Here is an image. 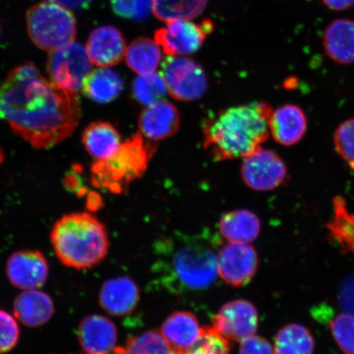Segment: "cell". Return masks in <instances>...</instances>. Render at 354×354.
Listing matches in <instances>:
<instances>
[{
	"instance_id": "cell-1",
	"label": "cell",
	"mask_w": 354,
	"mask_h": 354,
	"mask_svg": "<svg viewBox=\"0 0 354 354\" xmlns=\"http://www.w3.org/2000/svg\"><path fill=\"white\" fill-rule=\"evenodd\" d=\"M81 116L77 93L57 86L30 62L13 68L0 86V119L35 149L68 138Z\"/></svg>"
},
{
	"instance_id": "cell-2",
	"label": "cell",
	"mask_w": 354,
	"mask_h": 354,
	"mask_svg": "<svg viewBox=\"0 0 354 354\" xmlns=\"http://www.w3.org/2000/svg\"><path fill=\"white\" fill-rule=\"evenodd\" d=\"M272 113L266 102L221 111L203 125V146L218 161L245 158L268 139Z\"/></svg>"
},
{
	"instance_id": "cell-3",
	"label": "cell",
	"mask_w": 354,
	"mask_h": 354,
	"mask_svg": "<svg viewBox=\"0 0 354 354\" xmlns=\"http://www.w3.org/2000/svg\"><path fill=\"white\" fill-rule=\"evenodd\" d=\"M157 275L162 284L174 293L209 289L218 277L215 241L189 239L180 243H160Z\"/></svg>"
},
{
	"instance_id": "cell-4",
	"label": "cell",
	"mask_w": 354,
	"mask_h": 354,
	"mask_svg": "<svg viewBox=\"0 0 354 354\" xmlns=\"http://www.w3.org/2000/svg\"><path fill=\"white\" fill-rule=\"evenodd\" d=\"M50 239L57 259L71 268H91L108 254L107 231L95 216L87 212L64 216L53 227Z\"/></svg>"
},
{
	"instance_id": "cell-5",
	"label": "cell",
	"mask_w": 354,
	"mask_h": 354,
	"mask_svg": "<svg viewBox=\"0 0 354 354\" xmlns=\"http://www.w3.org/2000/svg\"><path fill=\"white\" fill-rule=\"evenodd\" d=\"M156 151V145L137 133L113 156L96 161L91 168V181L95 187L120 194L147 170L149 161Z\"/></svg>"
},
{
	"instance_id": "cell-6",
	"label": "cell",
	"mask_w": 354,
	"mask_h": 354,
	"mask_svg": "<svg viewBox=\"0 0 354 354\" xmlns=\"http://www.w3.org/2000/svg\"><path fill=\"white\" fill-rule=\"evenodd\" d=\"M26 24L30 39L44 51L55 52L76 38L77 24L73 12L48 0L29 8Z\"/></svg>"
},
{
	"instance_id": "cell-7",
	"label": "cell",
	"mask_w": 354,
	"mask_h": 354,
	"mask_svg": "<svg viewBox=\"0 0 354 354\" xmlns=\"http://www.w3.org/2000/svg\"><path fill=\"white\" fill-rule=\"evenodd\" d=\"M167 92L180 101L201 99L207 88V77L202 66L187 57L169 56L163 62L160 73Z\"/></svg>"
},
{
	"instance_id": "cell-8",
	"label": "cell",
	"mask_w": 354,
	"mask_h": 354,
	"mask_svg": "<svg viewBox=\"0 0 354 354\" xmlns=\"http://www.w3.org/2000/svg\"><path fill=\"white\" fill-rule=\"evenodd\" d=\"M47 72L57 86L72 93L81 90L84 79L91 72V61L86 48L72 43L48 57Z\"/></svg>"
},
{
	"instance_id": "cell-9",
	"label": "cell",
	"mask_w": 354,
	"mask_h": 354,
	"mask_svg": "<svg viewBox=\"0 0 354 354\" xmlns=\"http://www.w3.org/2000/svg\"><path fill=\"white\" fill-rule=\"evenodd\" d=\"M214 28V22L209 19L199 24L184 20L167 21L165 28L155 32V41L169 56L194 54Z\"/></svg>"
},
{
	"instance_id": "cell-10",
	"label": "cell",
	"mask_w": 354,
	"mask_h": 354,
	"mask_svg": "<svg viewBox=\"0 0 354 354\" xmlns=\"http://www.w3.org/2000/svg\"><path fill=\"white\" fill-rule=\"evenodd\" d=\"M241 174L248 187L256 192H271L288 178L284 161L275 152L263 148L243 158Z\"/></svg>"
},
{
	"instance_id": "cell-11",
	"label": "cell",
	"mask_w": 354,
	"mask_h": 354,
	"mask_svg": "<svg viewBox=\"0 0 354 354\" xmlns=\"http://www.w3.org/2000/svg\"><path fill=\"white\" fill-rule=\"evenodd\" d=\"M258 266V254L249 243H229L218 252V276L228 285L245 286L255 276Z\"/></svg>"
},
{
	"instance_id": "cell-12",
	"label": "cell",
	"mask_w": 354,
	"mask_h": 354,
	"mask_svg": "<svg viewBox=\"0 0 354 354\" xmlns=\"http://www.w3.org/2000/svg\"><path fill=\"white\" fill-rule=\"evenodd\" d=\"M212 323L214 328L225 338L241 342L256 333L259 313L249 301L234 300L223 305Z\"/></svg>"
},
{
	"instance_id": "cell-13",
	"label": "cell",
	"mask_w": 354,
	"mask_h": 354,
	"mask_svg": "<svg viewBox=\"0 0 354 354\" xmlns=\"http://www.w3.org/2000/svg\"><path fill=\"white\" fill-rule=\"evenodd\" d=\"M6 272L13 286L24 290H37L47 281L48 265L41 252L21 250L8 259Z\"/></svg>"
},
{
	"instance_id": "cell-14",
	"label": "cell",
	"mask_w": 354,
	"mask_h": 354,
	"mask_svg": "<svg viewBox=\"0 0 354 354\" xmlns=\"http://www.w3.org/2000/svg\"><path fill=\"white\" fill-rule=\"evenodd\" d=\"M126 50L125 39L120 30L113 26H103L93 30L86 44L91 63L100 68L120 63Z\"/></svg>"
},
{
	"instance_id": "cell-15",
	"label": "cell",
	"mask_w": 354,
	"mask_h": 354,
	"mask_svg": "<svg viewBox=\"0 0 354 354\" xmlns=\"http://www.w3.org/2000/svg\"><path fill=\"white\" fill-rule=\"evenodd\" d=\"M138 124L140 134L149 140L169 138L179 129L178 110L169 102L159 101L143 110Z\"/></svg>"
},
{
	"instance_id": "cell-16",
	"label": "cell",
	"mask_w": 354,
	"mask_h": 354,
	"mask_svg": "<svg viewBox=\"0 0 354 354\" xmlns=\"http://www.w3.org/2000/svg\"><path fill=\"white\" fill-rule=\"evenodd\" d=\"M78 338L87 354H112L116 348L117 328L109 318L91 315L80 323Z\"/></svg>"
},
{
	"instance_id": "cell-17",
	"label": "cell",
	"mask_w": 354,
	"mask_h": 354,
	"mask_svg": "<svg viewBox=\"0 0 354 354\" xmlns=\"http://www.w3.org/2000/svg\"><path fill=\"white\" fill-rule=\"evenodd\" d=\"M269 127L276 142L290 147L299 143L306 134L308 119L298 105L288 104L272 111Z\"/></svg>"
},
{
	"instance_id": "cell-18",
	"label": "cell",
	"mask_w": 354,
	"mask_h": 354,
	"mask_svg": "<svg viewBox=\"0 0 354 354\" xmlns=\"http://www.w3.org/2000/svg\"><path fill=\"white\" fill-rule=\"evenodd\" d=\"M139 289L131 278L116 277L104 283L100 304L111 315L122 317L131 313L138 304Z\"/></svg>"
},
{
	"instance_id": "cell-19",
	"label": "cell",
	"mask_w": 354,
	"mask_h": 354,
	"mask_svg": "<svg viewBox=\"0 0 354 354\" xmlns=\"http://www.w3.org/2000/svg\"><path fill=\"white\" fill-rule=\"evenodd\" d=\"M202 327L189 312H176L163 323L160 333L171 348L178 354L192 349L201 339Z\"/></svg>"
},
{
	"instance_id": "cell-20",
	"label": "cell",
	"mask_w": 354,
	"mask_h": 354,
	"mask_svg": "<svg viewBox=\"0 0 354 354\" xmlns=\"http://www.w3.org/2000/svg\"><path fill=\"white\" fill-rule=\"evenodd\" d=\"M326 55L339 64L354 63V21L338 19L326 26L322 35Z\"/></svg>"
},
{
	"instance_id": "cell-21",
	"label": "cell",
	"mask_w": 354,
	"mask_h": 354,
	"mask_svg": "<svg viewBox=\"0 0 354 354\" xmlns=\"http://www.w3.org/2000/svg\"><path fill=\"white\" fill-rule=\"evenodd\" d=\"M13 311L22 324L35 328L51 319L55 313V304L50 296L42 291L24 290L15 299Z\"/></svg>"
},
{
	"instance_id": "cell-22",
	"label": "cell",
	"mask_w": 354,
	"mask_h": 354,
	"mask_svg": "<svg viewBox=\"0 0 354 354\" xmlns=\"http://www.w3.org/2000/svg\"><path fill=\"white\" fill-rule=\"evenodd\" d=\"M82 143L91 156L99 161L113 156L120 148L122 140L116 128L110 123L96 122L84 131Z\"/></svg>"
},
{
	"instance_id": "cell-23",
	"label": "cell",
	"mask_w": 354,
	"mask_h": 354,
	"mask_svg": "<svg viewBox=\"0 0 354 354\" xmlns=\"http://www.w3.org/2000/svg\"><path fill=\"white\" fill-rule=\"evenodd\" d=\"M219 230L221 236L229 243H249L258 238L261 223L254 212L234 210L223 215Z\"/></svg>"
},
{
	"instance_id": "cell-24",
	"label": "cell",
	"mask_w": 354,
	"mask_h": 354,
	"mask_svg": "<svg viewBox=\"0 0 354 354\" xmlns=\"http://www.w3.org/2000/svg\"><path fill=\"white\" fill-rule=\"evenodd\" d=\"M122 88L120 75L105 68L91 71L84 79L82 86L84 95L99 104H109L116 100Z\"/></svg>"
},
{
	"instance_id": "cell-25",
	"label": "cell",
	"mask_w": 354,
	"mask_h": 354,
	"mask_svg": "<svg viewBox=\"0 0 354 354\" xmlns=\"http://www.w3.org/2000/svg\"><path fill=\"white\" fill-rule=\"evenodd\" d=\"M333 216L326 225L330 236L345 253L354 254V212L342 196L333 198Z\"/></svg>"
},
{
	"instance_id": "cell-26",
	"label": "cell",
	"mask_w": 354,
	"mask_h": 354,
	"mask_svg": "<svg viewBox=\"0 0 354 354\" xmlns=\"http://www.w3.org/2000/svg\"><path fill=\"white\" fill-rule=\"evenodd\" d=\"M160 61L158 44L148 38L136 39L127 48V64L138 75L155 73Z\"/></svg>"
},
{
	"instance_id": "cell-27",
	"label": "cell",
	"mask_w": 354,
	"mask_h": 354,
	"mask_svg": "<svg viewBox=\"0 0 354 354\" xmlns=\"http://www.w3.org/2000/svg\"><path fill=\"white\" fill-rule=\"evenodd\" d=\"M315 340L306 327L290 324L278 332L275 339V354H313Z\"/></svg>"
},
{
	"instance_id": "cell-28",
	"label": "cell",
	"mask_w": 354,
	"mask_h": 354,
	"mask_svg": "<svg viewBox=\"0 0 354 354\" xmlns=\"http://www.w3.org/2000/svg\"><path fill=\"white\" fill-rule=\"evenodd\" d=\"M207 0H153V11L159 20L192 19L201 15Z\"/></svg>"
},
{
	"instance_id": "cell-29",
	"label": "cell",
	"mask_w": 354,
	"mask_h": 354,
	"mask_svg": "<svg viewBox=\"0 0 354 354\" xmlns=\"http://www.w3.org/2000/svg\"><path fill=\"white\" fill-rule=\"evenodd\" d=\"M112 354H178L158 330H149L127 340L125 346L116 347Z\"/></svg>"
},
{
	"instance_id": "cell-30",
	"label": "cell",
	"mask_w": 354,
	"mask_h": 354,
	"mask_svg": "<svg viewBox=\"0 0 354 354\" xmlns=\"http://www.w3.org/2000/svg\"><path fill=\"white\" fill-rule=\"evenodd\" d=\"M167 90L160 74L139 75L132 84V93L139 103L149 106L163 100Z\"/></svg>"
},
{
	"instance_id": "cell-31",
	"label": "cell",
	"mask_w": 354,
	"mask_h": 354,
	"mask_svg": "<svg viewBox=\"0 0 354 354\" xmlns=\"http://www.w3.org/2000/svg\"><path fill=\"white\" fill-rule=\"evenodd\" d=\"M230 340L214 326L202 327L201 339L189 351L183 354H229Z\"/></svg>"
},
{
	"instance_id": "cell-32",
	"label": "cell",
	"mask_w": 354,
	"mask_h": 354,
	"mask_svg": "<svg viewBox=\"0 0 354 354\" xmlns=\"http://www.w3.org/2000/svg\"><path fill=\"white\" fill-rule=\"evenodd\" d=\"M330 330L339 347L345 354H354V316L340 313L330 322Z\"/></svg>"
},
{
	"instance_id": "cell-33",
	"label": "cell",
	"mask_w": 354,
	"mask_h": 354,
	"mask_svg": "<svg viewBox=\"0 0 354 354\" xmlns=\"http://www.w3.org/2000/svg\"><path fill=\"white\" fill-rule=\"evenodd\" d=\"M334 145L336 153L354 171V118L336 128Z\"/></svg>"
},
{
	"instance_id": "cell-34",
	"label": "cell",
	"mask_w": 354,
	"mask_h": 354,
	"mask_svg": "<svg viewBox=\"0 0 354 354\" xmlns=\"http://www.w3.org/2000/svg\"><path fill=\"white\" fill-rule=\"evenodd\" d=\"M113 10L123 19L141 21L147 19L153 0H111Z\"/></svg>"
},
{
	"instance_id": "cell-35",
	"label": "cell",
	"mask_w": 354,
	"mask_h": 354,
	"mask_svg": "<svg viewBox=\"0 0 354 354\" xmlns=\"http://www.w3.org/2000/svg\"><path fill=\"white\" fill-rule=\"evenodd\" d=\"M19 325L10 313L0 310V353L12 351L19 342Z\"/></svg>"
},
{
	"instance_id": "cell-36",
	"label": "cell",
	"mask_w": 354,
	"mask_h": 354,
	"mask_svg": "<svg viewBox=\"0 0 354 354\" xmlns=\"http://www.w3.org/2000/svg\"><path fill=\"white\" fill-rule=\"evenodd\" d=\"M241 343L239 354H274L272 344L260 336L252 335Z\"/></svg>"
},
{
	"instance_id": "cell-37",
	"label": "cell",
	"mask_w": 354,
	"mask_h": 354,
	"mask_svg": "<svg viewBox=\"0 0 354 354\" xmlns=\"http://www.w3.org/2000/svg\"><path fill=\"white\" fill-rule=\"evenodd\" d=\"M339 301L344 312L354 316V274L348 277L340 287Z\"/></svg>"
},
{
	"instance_id": "cell-38",
	"label": "cell",
	"mask_w": 354,
	"mask_h": 354,
	"mask_svg": "<svg viewBox=\"0 0 354 354\" xmlns=\"http://www.w3.org/2000/svg\"><path fill=\"white\" fill-rule=\"evenodd\" d=\"M48 1L55 2L61 4L70 10H85L91 6L94 0H48Z\"/></svg>"
},
{
	"instance_id": "cell-39",
	"label": "cell",
	"mask_w": 354,
	"mask_h": 354,
	"mask_svg": "<svg viewBox=\"0 0 354 354\" xmlns=\"http://www.w3.org/2000/svg\"><path fill=\"white\" fill-rule=\"evenodd\" d=\"M330 10L335 11H344L354 6V0H322Z\"/></svg>"
},
{
	"instance_id": "cell-40",
	"label": "cell",
	"mask_w": 354,
	"mask_h": 354,
	"mask_svg": "<svg viewBox=\"0 0 354 354\" xmlns=\"http://www.w3.org/2000/svg\"><path fill=\"white\" fill-rule=\"evenodd\" d=\"M65 185L66 189L72 190V192H80V187H81V181L77 174L74 172H71L66 175L65 178Z\"/></svg>"
},
{
	"instance_id": "cell-41",
	"label": "cell",
	"mask_w": 354,
	"mask_h": 354,
	"mask_svg": "<svg viewBox=\"0 0 354 354\" xmlns=\"http://www.w3.org/2000/svg\"><path fill=\"white\" fill-rule=\"evenodd\" d=\"M3 159H4V155L2 151V149H0V165H1V163L3 162Z\"/></svg>"
},
{
	"instance_id": "cell-42",
	"label": "cell",
	"mask_w": 354,
	"mask_h": 354,
	"mask_svg": "<svg viewBox=\"0 0 354 354\" xmlns=\"http://www.w3.org/2000/svg\"><path fill=\"white\" fill-rule=\"evenodd\" d=\"M87 354V353H86Z\"/></svg>"
}]
</instances>
